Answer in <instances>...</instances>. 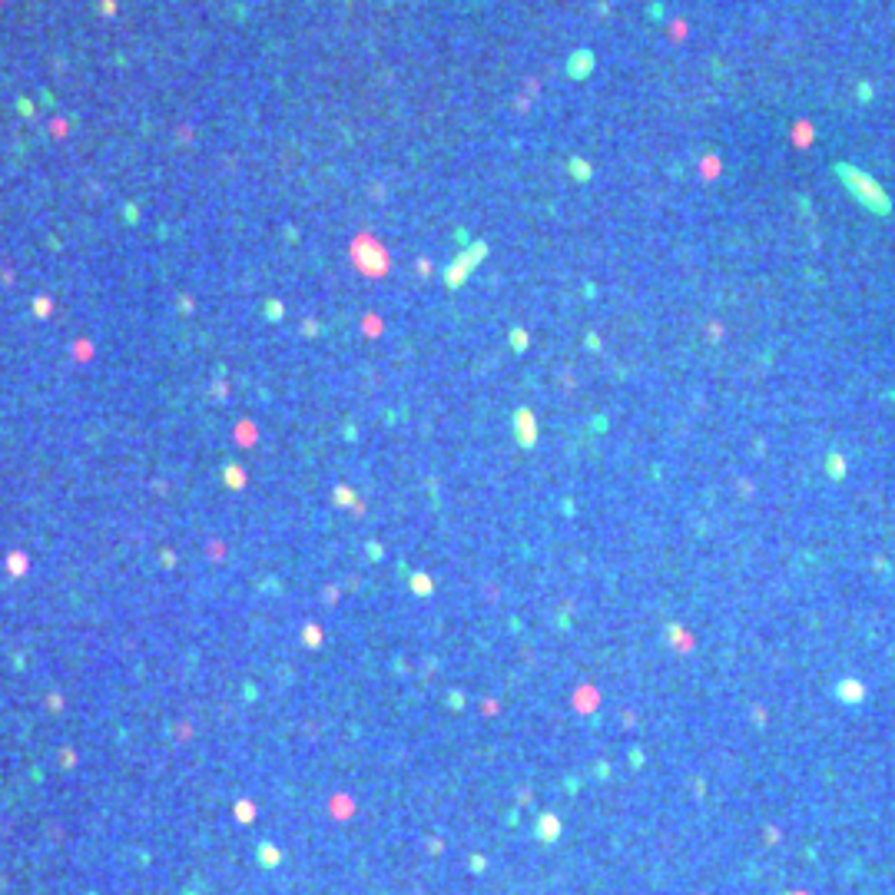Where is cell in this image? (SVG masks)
Instances as JSON below:
<instances>
[{
	"mask_svg": "<svg viewBox=\"0 0 895 895\" xmlns=\"http://www.w3.org/2000/svg\"><path fill=\"white\" fill-rule=\"evenodd\" d=\"M836 696L842 703H862L866 700V687L859 680H842V683H836Z\"/></svg>",
	"mask_w": 895,
	"mask_h": 895,
	"instance_id": "4",
	"label": "cell"
},
{
	"mask_svg": "<svg viewBox=\"0 0 895 895\" xmlns=\"http://www.w3.org/2000/svg\"><path fill=\"white\" fill-rule=\"evenodd\" d=\"M511 348H514V352H524V348H527V332L524 329L511 332Z\"/></svg>",
	"mask_w": 895,
	"mask_h": 895,
	"instance_id": "7",
	"label": "cell"
},
{
	"mask_svg": "<svg viewBox=\"0 0 895 895\" xmlns=\"http://www.w3.org/2000/svg\"><path fill=\"white\" fill-rule=\"evenodd\" d=\"M591 67H593L591 50H577V54H574L570 60H567V73H570V77H577V80L584 77V70L591 73Z\"/></svg>",
	"mask_w": 895,
	"mask_h": 895,
	"instance_id": "5",
	"label": "cell"
},
{
	"mask_svg": "<svg viewBox=\"0 0 895 895\" xmlns=\"http://www.w3.org/2000/svg\"><path fill=\"white\" fill-rule=\"evenodd\" d=\"M412 584H414V593H421V597L431 593V580L428 577H412Z\"/></svg>",
	"mask_w": 895,
	"mask_h": 895,
	"instance_id": "8",
	"label": "cell"
},
{
	"mask_svg": "<svg viewBox=\"0 0 895 895\" xmlns=\"http://www.w3.org/2000/svg\"><path fill=\"white\" fill-rule=\"evenodd\" d=\"M488 256V246L478 242V246H471L465 256H458L451 265H448V272H444V282H448V289H458V286H465V279L471 276V269L478 265V259Z\"/></svg>",
	"mask_w": 895,
	"mask_h": 895,
	"instance_id": "2",
	"label": "cell"
},
{
	"mask_svg": "<svg viewBox=\"0 0 895 895\" xmlns=\"http://www.w3.org/2000/svg\"><path fill=\"white\" fill-rule=\"evenodd\" d=\"M511 431H514V441H517V448H524V451H531L537 444V418H534V412L531 408H514V414H511Z\"/></svg>",
	"mask_w": 895,
	"mask_h": 895,
	"instance_id": "3",
	"label": "cell"
},
{
	"mask_svg": "<svg viewBox=\"0 0 895 895\" xmlns=\"http://www.w3.org/2000/svg\"><path fill=\"white\" fill-rule=\"evenodd\" d=\"M826 471L832 474V481H839L842 474H846V461H842L839 451H829V458H826Z\"/></svg>",
	"mask_w": 895,
	"mask_h": 895,
	"instance_id": "6",
	"label": "cell"
},
{
	"mask_svg": "<svg viewBox=\"0 0 895 895\" xmlns=\"http://www.w3.org/2000/svg\"><path fill=\"white\" fill-rule=\"evenodd\" d=\"M832 173L842 182V189L853 196L866 212H872V216H892V199H889V193L882 189V182L875 176H869L866 169H859L853 163H836Z\"/></svg>",
	"mask_w": 895,
	"mask_h": 895,
	"instance_id": "1",
	"label": "cell"
},
{
	"mask_svg": "<svg viewBox=\"0 0 895 895\" xmlns=\"http://www.w3.org/2000/svg\"><path fill=\"white\" fill-rule=\"evenodd\" d=\"M570 169H574V176L577 179H591V166L577 163V159H570Z\"/></svg>",
	"mask_w": 895,
	"mask_h": 895,
	"instance_id": "9",
	"label": "cell"
},
{
	"mask_svg": "<svg viewBox=\"0 0 895 895\" xmlns=\"http://www.w3.org/2000/svg\"><path fill=\"white\" fill-rule=\"evenodd\" d=\"M869 97H872V86H869V83H862V86H859V100H862V103H866Z\"/></svg>",
	"mask_w": 895,
	"mask_h": 895,
	"instance_id": "10",
	"label": "cell"
}]
</instances>
